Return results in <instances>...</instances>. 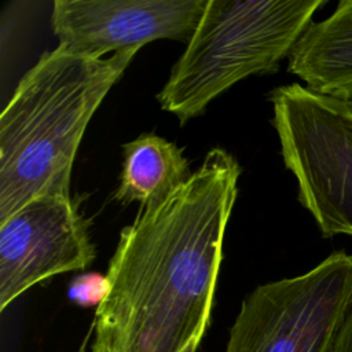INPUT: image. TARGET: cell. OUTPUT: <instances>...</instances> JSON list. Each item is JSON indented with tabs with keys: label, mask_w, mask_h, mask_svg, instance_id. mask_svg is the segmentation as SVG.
<instances>
[{
	"label": "cell",
	"mask_w": 352,
	"mask_h": 352,
	"mask_svg": "<svg viewBox=\"0 0 352 352\" xmlns=\"http://www.w3.org/2000/svg\"><path fill=\"white\" fill-rule=\"evenodd\" d=\"M241 166L223 147L121 230L92 352H197L210 323Z\"/></svg>",
	"instance_id": "obj_1"
},
{
	"label": "cell",
	"mask_w": 352,
	"mask_h": 352,
	"mask_svg": "<svg viewBox=\"0 0 352 352\" xmlns=\"http://www.w3.org/2000/svg\"><path fill=\"white\" fill-rule=\"evenodd\" d=\"M140 48L88 58L59 45L21 78L0 117V223L44 195H69L85 128Z\"/></svg>",
	"instance_id": "obj_2"
},
{
	"label": "cell",
	"mask_w": 352,
	"mask_h": 352,
	"mask_svg": "<svg viewBox=\"0 0 352 352\" xmlns=\"http://www.w3.org/2000/svg\"><path fill=\"white\" fill-rule=\"evenodd\" d=\"M327 0H209L186 51L157 94L162 110L180 124L236 81L271 74Z\"/></svg>",
	"instance_id": "obj_3"
},
{
	"label": "cell",
	"mask_w": 352,
	"mask_h": 352,
	"mask_svg": "<svg viewBox=\"0 0 352 352\" xmlns=\"http://www.w3.org/2000/svg\"><path fill=\"white\" fill-rule=\"evenodd\" d=\"M285 166L324 238L352 235V109L298 82L268 94Z\"/></svg>",
	"instance_id": "obj_4"
},
{
	"label": "cell",
	"mask_w": 352,
	"mask_h": 352,
	"mask_svg": "<svg viewBox=\"0 0 352 352\" xmlns=\"http://www.w3.org/2000/svg\"><path fill=\"white\" fill-rule=\"evenodd\" d=\"M351 308L352 254L340 250L302 275L249 293L226 352H331Z\"/></svg>",
	"instance_id": "obj_5"
},
{
	"label": "cell",
	"mask_w": 352,
	"mask_h": 352,
	"mask_svg": "<svg viewBox=\"0 0 352 352\" xmlns=\"http://www.w3.org/2000/svg\"><path fill=\"white\" fill-rule=\"evenodd\" d=\"M88 224L70 195L38 197L0 223V311L33 285L95 258Z\"/></svg>",
	"instance_id": "obj_6"
},
{
	"label": "cell",
	"mask_w": 352,
	"mask_h": 352,
	"mask_svg": "<svg viewBox=\"0 0 352 352\" xmlns=\"http://www.w3.org/2000/svg\"><path fill=\"white\" fill-rule=\"evenodd\" d=\"M209 0H55L51 26L67 52L102 58L158 38L187 43Z\"/></svg>",
	"instance_id": "obj_7"
},
{
	"label": "cell",
	"mask_w": 352,
	"mask_h": 352,
	"mask_svg": "<svg viewBox=\"0 0 352 352\" xmlns=\"http://www.w3.org/2000/svg\"><path fill=\"white\" fill-rule=\"evenodd\" d=\"M289 73L316 94L352 100V0H341L326 19L312 22L287 56Z\"/></svg>",
	"instance_id": "obj_8"
},
{
	"label": "cell",
	"mask_w": 352,
	"mask_h": 352,
	"mask_svg": "<svg viewBox=\"0 0 352 352\" xmlns=\"http://www.w3.org/2000/svg\"><path fill=\"white\" fill-rule=\"evenodd\" d=\"M124 164L114 199L139 202L142 209L160 205L191 176L183 148L154 133H143L122 146Z\"/></svg>",
	"instance_id": "obj_9"
},
{
	"label": "cell",
	"mask_w": 352,
	"mask_h": 352,
	"mask_svg": "<svg viewBox=\"0 0 352 352\" xmlns=\"http://www.w3.org/2000/svg\"><path fill=\"white\" fill-rule=\"evenodd\" d=\"M107 292L106 275L89 272L73 279L69 286V298L78 305H99Z\"/></svg>",
	"instance_id": "obj_10"
},
{
	"label": "cell",
	"mask_w": 352,
	"mask_h": 352,
	"mask_svg": "<svg viewBox=\"0 0 352 352\" xmlns=\"http://www.w3.org/2000/svg\"><path fill=\"white\" fill-rule=\"evenodd\" d=\"M331 352H352V308L337 334Z\"/></svg>",
	"instance_id": "obj_11"
},
{
	"label": "cell",
	"mask_w": 352,
	"mask_h": 352,
	"mask_svg": "<svg viewBox=\"0 0 352 352\" xmlns=\"http://www.w3.org/2000/svg\"><path fill=\"white\" fill-rule=\"evenodd\" d=\"M345 103H346V104H348V106L352 109V100H349V102H345Z\"/></svg>",
	"instance_id": "obj_12"
},
{
	"label": "cell",
	"mask_w": 352,
	"mask_h": 352,
	"mask_svg": "<svg viewBox=\"0 0 352 352\" xmlns=\"http://www.w3.org/2000/svg\"><path fill=\"white\" fill-rule=\"evenodd\" d=\"M80 352H84V346H82V348H81V349H80Z\"/></svg>",
	"instance_id": "obj_13"
}]
</instances>
